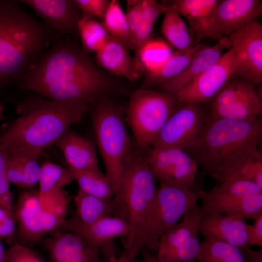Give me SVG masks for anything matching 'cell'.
Segmentation results:
<instances>
[{
	"instance_id": "6da1fadb",
	"label": "cell",
	"mask_w": 262,
	"mask_h": 262,
	"mask_svg": "<svg viewBox=\"0 0 262 262\" xmlns=\"http://www.w3.org/2000/svg\"><path fill=\"white\" fill-rule=\"evenodd\" d=\"M17 85L21 90L50 100L91 107L102 99L126 93L122 83L101 68L71 36L59 35Z\"/></svg>"
},
{
	"instance_id": "7a4b0ae2",
	"label": "cell",
	"mask_w": 262,
	"mask_h": 262,
	"mask_svg": "<svg viewBox=\"0 0 262 262\" xmlns=\"http://www.w3.org/2000/svg\"><path fill=\"white\" fill-rule=\"evenodd\" d=\"M21 4L0 0V88L17 83L58 35Z\"/></svg>"
},
{
	"instance_id": "3957f363",
	"label": "cell",
	"mask_w": 262,
	"mask_h": 262,
	"mask_svg": "<svg viewBox=\"0 0 262 262\" xmlns=\"http://www.w3.org/2000/svg\"><path fill=\"white\" fill-rule=\"evenodd\" d=\"M91 108L77 102L47 99L38 94L27 97L16 106L18 118L0 135V146L7 154L28 147L44 150Z\"/></svg>"
},
{
	"instance_id": "277c9868",
	"label": "cell",
	"mask_w": 262,
	"mask_h": 262,
	"mask_svg": "<svg viewBox=\"0 0 262 262\" xmlns=\"http://www.w3.org/2000/svg\"><path fill=\"white\" fill-rule=\"evenodd\" d=\"M262 139L260 118L236 120L207 117L199 136L184 150L205 173L220 181L245 153L258 147Z\"/></svg>"
},
{
	"instance_id": "5b68a950",
	"label": "cell",
	"mask_w": 262,
	"mask_h": 262,
	"mask_svg": "<svg viewBox=\"0 0 262 262\" xmlns=\"http://www.w3.org/2000/svg\"><path fill=\"white\" fill-rule=\"evenodd\" d=\"M91 108L96 140L105 165V175L116 196L120 191L125 169L136 149L127 131L125 109L111 98L102 99Z\"/></svg>"
},
{
	"instance_id": "8992f818",
	"label": "cell",
	"mask_w": 262,
	"mask_h": 262,
	"mask_svg": "<svg viewBox=\"0 0 262 262\" xmlns=\"http://www.w3.org/2000/svg\"><path fill=\"white\" fill-rule=\"evenodd\" d=\"M145 153L136 148L125 169L120 193L115 196L117 216L126 220L130 227L129 234L124 245L122 260L129 253L136 239L157 189L158 180L147 162Z\"/></svg>"
},
{
	"instance_id": "52a82bcc",
	"label": "cell",
	"mask_w": 262,
	"mask_h": 262,
	"mask_svg": "<svg viewBox=\"0 0 262 262\" xmlns=\"http://www.w3.org/2000/svg\"><path fill=\"white\" fill-rule=\"evenodd\" d=\"M199 200V191L159 182L152 205L136 239L127 257L126 262H134L146 248L156 252L160 238Z\"/></svg>"
},
{
	"instance_id": "ba28073f",
	"label": "cell",
	"mask_w": 262,
	"mask_h": 262,
	"mask_svg": "<svg viewBox=\"0 0 262 262\" xmlns=\"http://www.w3.org/2000/svg\"><path fill=\"white\" fill-rule=\"evenodd\" d=\"M176 95L143 89L133 91L125 109L126 122L136 148L146 152L161 129L178 108Z\"/></svg>"
},
{
	"instance_id": "9c48e42d",
	"label": "cell",
	"mask_w": 262,
	"mask_h": 262,
	"mask_svg": "<svg viewBox=\"0 0 262 262\" xmlns=\"http://www.w3.org/2000/svg\"><path fill=\"white\" fill-rule=\"evenodd\" d=\"M208 104L206 112L211 118L248 120L260 118L262 114L259 94L239 77L229 79Z\"/></svg>"
},
{
	"instance_id": "30bf717a",
	"label": "cell",
	"mask_w": 262,
	"mask_h": 262,
	"mask_svg": "<svg viewBox=\"0 0 262 262\" xmlns=\"http://www.w3.org/2000/svg\"><path fill=\"white\" fill-rule=\"evenodd\" d=\"M202 104L192 103L179 105L150 147L184 150L198 138L203 129L208 116Z\"/></svg>"
},
{
	"instance_id": "8fae6325",
	"label": "cell",
	"mask_w": 262,
	"mask_h": 262,
	"mask_svg": "<svg viewBox=\"0 0 262 262\" xmlns=\"http://www.w3.org/2000/svg\"><path fill=\"white\" fill-rule=\"evenodd\" d=\"M228 38L234 52V77L254 88L262 82V25L258 21L231 33Z\"/></svg>"
},
{
	"instance_id": "7c38bea8",
	"label": "cell",
	"mask_w": 262,
	"mask_h": 262,
	"mask_svg": "<svg viewBox=\"0 0 262 262\" xmlns=\"http://www.w3.org/2000/svg\"><path fill=\"white\" fill-rule=\"evenodd\" d=\"M148 150L145 153L147 162L159 182L193 190L198 165L185 150L175 147Z\"/></svg>"
},
{
	"instance_id": "4fadbf2b",
	"label": "cell",
	"mask_w": 262,
	"mask_h": 262,
	"mask_svg": "<svg viewBox=\"0 0 262 262\" xmlns=\"http://www.w3.org/2000/svg\"><path fill=\"white\" fill-rule=\"evenodd\" d=\"M234 52L230 48L219 61L177 94L179 106L209 103L233 75Z\"/></svg>"
},
{
	"instance_id": "5bb4252c",
	"label": "cell",
	"mask_w": 262,
	"mask_h": 262,
	"mask_svg": "<svg viewBox=\"0 0 262 262\" xmlns=\"http://www.w3.org/2000/svg\"><path fill=\"white\" fill-rule=\"evenodd\" d=\"M42 207L38 191L25 189L13 206V215L18 230L15 243L33 248L42 242L46 234L42 220Z\"/></svg>"
},
{
	"instance_id": "9a60e30c",
	"label": "cell",
	"mask_w": 262,
	"mask_h": 262,
	"mask_svg": "<svg viewBox=\"0 0 262 262\" xmlns=\"http://www.w3.org/2000/svg\"><path fill=\"white\" fill-rule=\"evenodd\" d=\"M42 19V23L61 36L78 35L77 25L82 14L74 0H21Z\"/></svg>"
},
{
	"instance_id": "2e32d148",
	"label": "cell",
	"mask_w": 262,
	"mask_h": 262,
	"mask_svg": "<svg viewBox=\"0 0 262 262\" xmlns=\"http://www.w3.org/2000/svg\"><path fill=\"white\" fill-rule=\"evenodd\" d=\"M57 229L78 234L98 252L109 240L119 237H127L130 232L128 222L118 216H108L91 223H84L74 214L66 218Z\"/></svg>"
},
{
	"instance_id": "e0dca14e",
	"label": "cell",
	"mask_w": 262,
	"mask_h": 262,
	"mask_svg": "<svg viewBox=\"0 0 262 262\" xmlns=\"http://www.w3.org/2000/svg\"><path fill=\"white\" fill-rule=\"evenodd\" d=\"M219 2L218 0H175L170 5L186 19L193 38L218 41L223 37L216 19Z\"/></svg>"
},
{
	"instance_id": "ac0fdd59",
	"label": "cell",
	"mask_w": 262,
	"mask_h": 262,
	"mask_svg": "<svg viewBox=\"0 0 262 262\" xmlns=\"http://www.w3.org/2000/svg\"><path fill=\"white\" fill-rule=\"evenodd\" d=\"M42 241L51 262H101L99 252L79 235L58 229Z\"/></svg>"
},
{
	"instance_id": "d6986e66",
	"label": "cell",
	"mask_w": 262,
	"mask_h": 262,
	"mask_svg": "<svg viewBox=\"0 0 262 262\" xmlns=\"http://www.w3.org/2000/svg\"><path fill=\"white\" fill-rule=\"evenodd\" d=\"M248 224L239 216L224 214L202 215L199 232L207 239L226 242L241 250L248 245Z\"/></svg>"
},
{
	"instance_id": "ffe728a7",
	"label": "cell",
	"mask_w": 262,
	"mask_h": 262,
	"mask_svg": "<svg viewBox=\"0 0 262 262\" xmlns=\"http://www.w3.org/2000/svg\"><path fill=\"white\" fill-rule=\"evenodd\" d=\"M202 215L200 206L196 205L184 215L180 222L162 236L156 252L144 251L142 262H178L181 244L194 229L198 227Z\"/></svg>"
},
{
	"instance_id": "44dd1931",
	"label": "cell",
	"mask_w": 262,
	"mask_h": 262,
	"mask_svg": "<svg viewBox=\"0 0 262 262\" xmlns=\"http://www.w3.org/2000/svg\"><path fill=\"white\" fill-rule=\"evenodd\" d=\"M262 14L260 0H219L216 10L218 30L223 37L256 21Z\"/></svg>"
},
{
	"instance_id": "7402d4cb",
	"label": "cell",
	"mask_w": 262,
	"mask_h": 262,
	"mask_svg": "<svg viewBox=\"0 0 262 262\" xmlns=\"http://www.w3.org/2000/svg\"><path fill=\"white\" fill-rule=\"evenodd\" d=\"M230 48L229 38L225 36L213 45H204L181 73L156 87V90L176 95L217 62L225 49Z\"/></svg>"
},
{
	"instance_id": "603a6c76",
	"label": "cell",
	"mask_w": 262,
	"mask_h": 262,
	"mask_svg": "<svg viewBox=\"0 0 262 262\" xmlns=\"http://www.w3.org/2000/svg\"><path fill=\"white\" fill-rule=\"evenodd\" d=\"M95 61L109 75L122 77L133 81L144 73L143 68L129 49L117 40L111 38L96 53Z\"/></svg>"
},
{
	"instance_id": "cb8c5ba5",
	"label": "cell",
	"mask_w": 262,
	"mask_h": 262,
	"mask_svg": "<svg viewBox=\"0 0 262 262\" xmlns=\"http://www.w3.org/2000/svg\"><path fill=\"white\" fill-rule=\"evenodd\" d=\"M73 174L98 169L94 143L67 129L56 141Z\"/></svg>"
},
{
	"instance_id": "d4e9b609",
	"label": "cell",
	"mask_w": 262,
	"mask_h": 262,
	"mask_svg": "<svg viewBox=\"0 0 262 262\" xmlns=\"http://www.w3.org/2000/svg\"><path fill=\"white\" fill-rule=\"evenodd\" d=\"M204 45L197 44L184 50L172 52L165 62L157 70L146 74L140 88L157 87L181 73Z\"/></svg>"
},
{
	"instance_id": "484cf974",
	"label": "cell",
	"mask_w": 262,
	"mask_h": 262,
	"mask_svg": "<svg viewBox=\"0 0 262 262\" xmlns=\"http://www.w3.org/2000/svg\"><path fill=\"white\" fill-rule=\"evenodd\" d=\"M41 167L38 191L42 209L64 191L63 187L74 180V175L69 168L50 161L44 162Z\"/></svg>"
},
{
	"instance_id": "4316f807",
	"label": "cell",
	"mask_w": 262,
	"mask_h": 262,
	"mask_svg": "<svg viewBox=\"0 0 262 262\" xmlns=\"http://www.w3.org/2000/svg\"><path fill=\"white\" fill-rule=\"evenodd\" d=\"M76 212L74 214L81 222L91 223L100 218L112 216L116 212L115 198L109 202L105 201L78 190L74 196Z\"/></svg>"
},
{
	"instance_id": "83f0119b",
	"label": "cell",
	"mask_w": 262,
	"mask_h": 262,
	"mask_svg": "<svg viewBox=\"0 0 262 262\" xmlns=\"http://www.w3.org/2000/svg\"><path fill=\"white\" fill-rule=\"evenodd\" d=\"M168 6L161 26L163 35L177 50L186 49L196 45H193L192 36L182 16L171 5Z\"/></svg>"
},
{
	"instance_id": "f1b7e54d",
	"label": "cell",
	"mask_w": 262,
	"mask_h": 262,
	"mask_svg": "<svg viewBox=\"0 0 262 262\" xmlns=\"http://www.w3.org/2000/svg\"><path fill=\"white\" fill-rule=\"evenodd\" d=\"M82 49L87 54L96 53L109 41L111 36L102 22L82 15L77 25Z\"/></svg>"
},
{
	"instance_id": "f546056e",
	"label": "cell",
	"mask_w": 262,
	"mask_h": 262,
	"mask_svg": "<svg viewBox=\"0 0 262 262\" xmlns=\"http://www.w3.org/2000/svg\"><path fill=\"white\" fill-rule=\"evenodd\" d=\"M198 262H245L242 250L220 241L205 239L200 241Z\"/></svg>"
},
{
	"instance_id": "4dcf8cb0",
	"label": "cell",
	"mask_w": 262,
	"mask_h": 262,
	"mask_svg": "<svg viewBox=\"0 0 262 262\" xmlns=\"http://www.w3.org/2000/svg\"><path fill=\"white\" fill-rule=\"evenodd\" d=\"M102 22L112 38L132 50V34L118 0H111Z\"/></svg>"
},
{
	"instance_id": "1f68e13d",
	"label": "cell",
	"mask_w": 262,
	"mask_h": 262,
	"mask_svg": "<svg viewBox=\"0 0 262 262\" xmlns=\"http://www.w3.org/2000/svg\"><path fill=\"white\" fill-rule=\"evenodd\" d=\"M79 189L105 201H111L115 196L111 182L99 168L74 174Z\"/></svg>"
},
{
	"instance_id": "d6a6232c",
	"label": "cell",
	"mask_w": 262,
	"mask_h": 262,
	"mask_svg": "<svg viewBox=\"0 0 262 262\" xmlns=\"http://www.w3.org/2000/svg\"><path fill=\"white\" fill-rule=\"evenodd\" d=\"M225 177L249 181L262 189V155L257 147L245 153Z\"/></svg>"
},
{
	"instance_id": "836d02e7",
	"label": "cell",
	"mask_w": 262,
	"mask_h": 262,
	"mask_svg": "<svg viewBox=\"0 0 262 262\" xmlns=\"http://www.w3.org/2000/svg\"><path fill=\"white\" fill-rule=\"evenodd\" d=\"M172 53L162 41L152 38L140 49L134 57L140 63L144 73L147 74L159 69Z\"/></svg>"
},
{
	"instance_id": "e575fe53",
	"label": "cell",
	"mask_w": 262,
	"mask_h": 262,
	"mask_svg": "<svg viewBox=\"0 0 262 262\" xmlns=\"http://www.w3.org/2000/svg\"><path fill=\"white\" fill-rule=\"evenodd\" d=\"M69 202V196L64 190L42 209V224L46 234L58 229L66 219Z\"/></svg>"
},
{
	"instance_id": "d590c367",
	"label": "cell",
	"mask_w": 262,
	"mask_h": 262,
	"mask_svg": "<svg viewBox=\"0 0 262 262\" xmlns=\"http://www.w3.org/2000/svg\"><path fill=\"white\" fill-rule=\"evenodd\" d=\"M43 149L35 147H27L26 155L22 167L21 180L20 188H33L38 182L41 167L38 159Z\"/></svg>"
},
{
	"instance_id": "8d00e7d4",
	"label": "cell",
	"mask_w": 262,
	"mask_h": 262,
	"mask_svg": "<svg viewBox=\"0 0 262 262\" xmlns=\"http://www.w3.org/2000/svg\"><path fill=\"white\" fill-rule=\"evenodd\" d=\"M6 161L5 149L0 146V205L13 212V196L7 174Z\"/></svg>"
},
{
	"instance_id": "74e56055",
	"label": "cell",
	"mask_w": 262,
	"mask_h": 262,
	"mask_svg": "<svg viewBox=\"0 0 262 262\" xmlns=\"http://www.w3.org/2000/svg\"><path fill=\"white\" fill-rule=\"evenodd\" d=\"M5 262H46L43 257L33 248L14 243L6 250Z\"/></svg>"
},
{
	"instance_id": "f35d334b",
	"label": "cell",
	"mask_w": 262,
	"mask_h": 262,
	"mask_svg": "<svg viewBox=\"0 0 262 262\" xmlns=\"http://www.w3.org/2000/svg\"><path fill=\"white\" fill-rule=\"evenodd\" d=\"M82 15L103 21L111 0H74Z\"/></svg>"
},
{
	"instance_id": "ab89813d",
	"label": "cell",
	"mask_w": 262,
	"mask_h": 262,
	"mask_svg": "<svg viewBox=\"0 0 262 262\" xmlns=\"http://www.w3.org/2000/svg\"><path fill=\"white\" fill-rule=\"evenodd\" d=\"M154 24L143 20L132 34V50L136 53L153 38Z\"/></svg>"
},
{
	"instance_id": "60d3db41",
	"label": "cell",
	"mask_w": 262,
	"mask_h": 262,
	"mask_svg": "<svg viewBox=\"0 0 262 262\" xmlns=\"http://www.w3.org/2000/svg\"><path fill=\"white\" fill-rule=\"evenodd\" d=\"M15 223L13 213L0 205V240L5 239L14 244Z\"/></svg>"
},
{
	"instance_id": "b9f144b4",
	"label": "cell",
	"mask_w": 262,
	"mask_h": 262,
	"mask_svg": "<svg viewBox=\"0 0 262 262\" xmlns=\"http://www.w3.org/2000/svg\"><path fill=\"white\" fill-rule=\"evenodd\" d=\"M143 19L155 24L158 17L167 11L169 6L155 0H141Z\"/></svg>"
},
{
	"instance_id": "7bdbcfd3",
	"label": "cell",
	"mask_w": 262,
	"mask_h": 262,
	"mask_svg": "<svg viewBox=\"0 0 262 262\" xmlns=\"http://www.w3.org/2000/svg\"><path fill=\"white\" fill-rule=\"evenodd\" d=\"M127 11L125 13L131 34L143 19L141 8V0H127Z\"/></svg>"
},
{
	"instance_id": "ee69618b",
	"label": "cell",
	"mask_w": 262,
	"mask_h": 262,
	"mask_svg": "<svg viewBox=\"0 0 262 262\" xmlns=\"http://www.w3.org/2000/svg\"><path fill=\"white\" fill-rule=\"evenodd\" d=\"M253 225L248 224V245L262 247V214L254 220Z\"/></svg>"
},
{
	"instance_id": "f6af8a7d",
	"label": "cell",
	"mask_w": 262,
	"mask_h": 262,
	"mask_svg": "<svg viewBox=\"0 0 262 262\" xmlns=\"http://www.w3.org/2000/svg\"><path fill=\"white\" fill-rule=\"evenodd\" d=\"M243 252L245 262H262V249L258 251L252 250L249 246L244 247Z\"/></svg>"
},
{
	"instance_id": "bcb514c9",
	"label": "cell",
	"mask_w": 262,
	"mask_h": 262,
	"mask_svg": "<svg viewBox=\"0 0 262 262\" xmlns=\"http://www.w3.org/2000/svg\"><path fill=\"white\" fill-rule=\"evenodd\" d=\"M6 253V250L5 249L4 246L0 240V262H5Z\"/></svg>"
},
{
	"instance_id": "7dc6e473",
	"label": "cell",
	"mask_w": 262,
	"mask_h": 262,
	"mask_svg": "<svg viewBox=\"0 0 262 262\" xmlns=\"http://www.w3.org/2000/svg\"><path fill=\"white\" fill-rule=\"evenodd\" d=\"M3 107L2 104H0V119H2L4 118L3 116Z\"/></svg>"
}]
</instances>
